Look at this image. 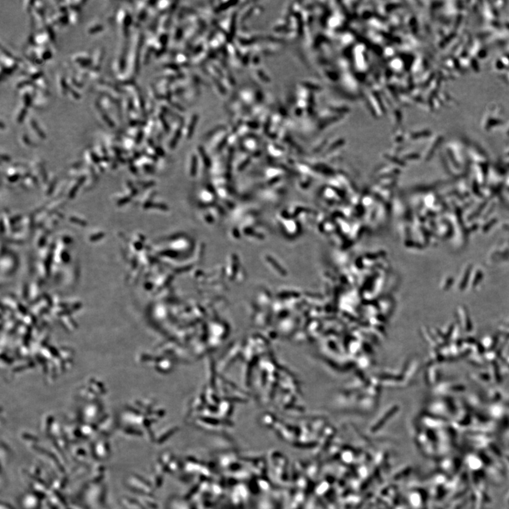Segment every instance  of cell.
Returning a JSON list of instances; mask_svg holds the SVG:
<instances>
[{"label": "cell", "mask_w": 509, "mask_h": 509, "mask_svg": "<svg viewBox=\"0 0 509 509\" xmlns=\"http://www.w3.org/2000/svg\"><path fill=\"white\" fill-rule=\"evenodd\" d=\"M103 30V26L102 24H96L95 25L91 26L89 29H88V33L89 34H94L96 33L101 32Z\"/></svg>", "instance_id": "5b68a950"}, {"label": "cell", "mask_w": 509, "mask_h": 509, "mask_svg": "<svg viewBox=\"0 0 509 509\" xmlns=\"http://www.w3.org/2000/svg\"><path fill=\"white\" fill-rule=\"evenodd\" d=\"M132 15L127 9L121 8L116 16V21L121 28V32L125 38L129 37V30L132 24Z\"/></svg>", "instance_id": "6da1fadb"}, {"label": "cell", "mask_w": 509, "mask_h": 509, "mask_svg": "<svg viewBox=\"0 0 509 509\" xmlns=\"http://www.w3.org/2000/svg\"><path fill=\"white\" fill-rule=\"evenodd\" d=\"M103 55H104V50L103 48H98L95 51L91 57L92 67L91 70L99 72L101 67V62L103 61Z\"/></svg>", "instance_id": "7a4b0ae2"}, {"label": "cell", "mask_w": 509, "mask_h": 509, "mask_svg": "<svg viewBox=\"0 0 509 509\" xmlns=\"http://www.w3.org/2000/svg\"><path fill=\"white\" fill-rule=\"evenodd\" d=\"M30 125L31 128H32V129H34V131H35L36 134H37L38 135H39V137L42 138V139H44V138L45 137V134H44V132H42V129H41V128L39 127V124H38L37 122H36L35 120L33 119V118H31V120L30 121Z\"/></svg>", "instance_id": "3957f363"}, {"label": "cell", "mask_w": 509, "mask_h": 509, "mask_svg": "<svg viewBox=\"0 0 509 509\" xmlns=\"http://www.w3.org/2000/svg\"><path fill=\"white\" fill-rule=\"evenodd\" d=\"M28 108L23 107L19 110V113H18L17 116H16V122L18 123H21L24 122V119H25L26 114H27Z\"/></svg>", "instance_id": "277c9868"}]
</instances>
